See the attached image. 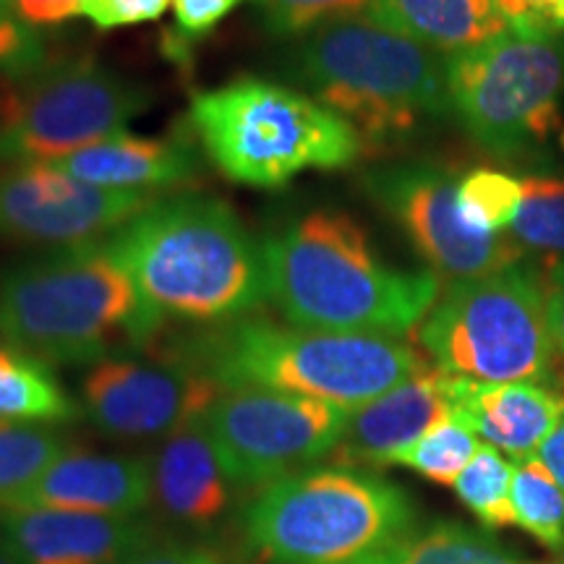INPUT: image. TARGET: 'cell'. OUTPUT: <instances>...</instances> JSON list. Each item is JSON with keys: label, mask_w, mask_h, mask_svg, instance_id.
<instances>
[{"label": "cell", "mask_w": 564, "mask_h": 564, "mask_svg": "<svg viewBox=\"0 0 564 564\" xmlns=\"http://www.w3.org/2000/svg\"><path fill=\"white\" fill-rule=\"evenodd\" d=\"M371 199L411 238L423 262L447 280L484 278L525 259L507 232L474 230L457 209V181L434 165H394L364 178Z\"/></svg>", "instance_id": "7c38bea8"}, {"label": "cell", "mask_w": 564, "mask_h": 564, "mask_svg": "<svg viewBox=\"0 0 564 564\" xmlns=\"http://www.w3.org/2000/svg\"><path fill=\"white\" fill-rule=\"evenodd\" d=\"M546 322L554 345V366L549 387L564 398V259L546 267Z\"/></svg>", "instance_id": "836d02e7"}, {"label": "cell", "mask_w": 564, "mask_h": 564, "mask_svg": "<svg viewBox=\"0 0 564 564\" xmlns=\"http://www.w3.org/2000/svg\"><path fill=\"white\" fill-rule=\"evenodd\" d=\"M556 32L564 34V9H562V13H560V21H556Z\"/></svg>", "instance_id": "ab89813d"}, {"label": "cell", "mask_w": 564, "mask_h": 564, "mask_svg": "<svg viewBox=\"0 0 564 564\" xmlns=\"http://www.w3.org/2000/svg\"><path fill=\"white\" fill-rule=\"evenodd\" d=\"M167 6H173V0H82V17H87L97 30L110 32L160 19Z\"/></svg>", "instance_id": "1f68e13d"}, {"label": "cell", "mask_w": 564, "mask_h": 564, "mask_svg": "<svg viewBox=\"0 0 564 564\" xmlns=\"http://www.w3.org/2000/svg\"><path fill=\"white\" fill-rule=\"evenodd\" d=\"M165 358L207 373L223 390L257 387L345 411L382 398L432 366L403 337L282 327L267 316L209 324L167 348Z\"/></svg>", "instance_id": "3957f363"}, {"label": "cell", "mask_w": 564, "mask_h": 564, "mask_svg": "<svg viewBox=\"0 0 564 564\" xmlns=\"http://www.w3.org/2000/svg\"><path fill=\"white\" fill-rule=\"evenodd\" d=\"M262 253L267 299L303 329L403 337L442 293L440 274L387 267L361 225L333 209L267 236Z\"/></svg>", "instance_id": "7a4b0ae2"}, {"label": "cell", "mask_w": 564, "mask_h": 564, "mask_svg": "<svg viewBox=\"0 0 564 564\" xmlns=\"http://www.w3.org/2000/svg\"><path fill=\"white\" fill-rule=\"evenodd\" d=\"M243 0H173L175 30H178V53L183 42L202 40L215 30L228 13Z\"/></svg>", "instance_id": "d6a6232c"}, {"label": "cell", "mask_w": 564, "mask_h": 564, "mask_svg": "<svg viewBox=\"0 0 564 564\" xmlns=\"http://www.w3.org/2000/svg\"><path fill=\"white\" fill-rule=\"evenodd\" d=\"M0 419L19 423H66L79 419L51 364L17 345H0Z\"/></svg>", "instance_id": "7402d4cb"}, {"label": "cell", "mask_w": 564, "mask_h": 564, "mask_svg": "<svg viewBox=\"0 0 564 564\" xmlns=\"http://www.w3.org/2000/svg\"><path fill=\"white\" fill-rule=\"evenodd\" d=\"M45 66L42 34L11 11H0V79L24 82Z\"/></svg>", "instance_id": "4dcf8cb0"}, {"label": "cell", "mask_w": 564, "mask_h": 564, "mask_svg": "<svg viewBox=\"0 0 564 564\" xmlns=\"http://www.w3.org/2000/svg\"><path fill=\"white\" fill-rule=\"evenodd\" d=\"M523 202L512 223V238L523 249L546 253L552 262L564 259V178L528 175Z\"/></svg>", "instance_id": "484cf974"}, {"label": "cell", "mask_w": 564, "mask_h": 564, "mask_svg": "<svg viewBox=\"0 0 564 564\" xmlns=\"http://www.w3.org/2000/svg\"><path fill=\"white\" fill-rule=\"evenodd\" d=\"M556 564H564V556H562V560H560V562H556Z\"/></svg>", "instance_id": "7bdbcfd3"}, {"label": "cell", "mask_w": 564, "mask_h": 564, "mask_svg": "<svg viewBox=\"0 0 564 564\" xmlns=\"http://www.w3.org/2000/svg\"><path fill=\"white\" fill-rule=\"evenodd\" d=\"M51 165L91 186L152 192L192 181L199 171V158L188 141L118 133Z\"/></svg>", "instance_id": "ffe728a7"}, {"label": "cell", "mask_w": 564, "mask_h": 564, "mask_svg": "<svg viewBox=\"0 0 564 564\" xmlns=\"http://www.w3.org/2000/svg\"><path fill=\"white\" fill-rule=\"evenodd\" d=\"M453 419V373L429 366L382 398L350 411L335 463L345 468H384L436 423Z\"/></svg>", "instance_id": "2e32d148"}, {"label": "cell", "mask_w": 564, "mask_h": 564, "mask_svg": "<svg viewBox=\"0 0 564 564\" xmlns=\"http://www.w3.org/2000/svg\"><path fill=\"white\" fill-rule=\"evenodd\" d=\"M108 249L160 324L232 322L270 301L262 243L217 196L158 199L112 232Z\"/></svg>", "instance_id": "6da1fadb"}, {"label": "cell", "mask_w": 564, "mask_h": 564, "mask_svg": "<svg viewBox=\"0 0 564 564\" xmlns=\"http://www.w3.org/2000/svg\"><path fill=\"white\" fill-rule=\"evenodd\" d=\"M150 102L141 84L102 63H53L0 102V162L51 165L123 133Z\"/></svg>", "instance_id": "30bf717a"}, {"label": "cell", "mask_w": 564, "mask_h": 564, "mask_svg": "<svg viewBox=\"0 0 564 564\" xmlns=\"http://www.w3.org/2000/svg\"><path fill=\"white\" fill-rule=\"evenodd\" d=\"M369 17L447 58L510 30L494 0H373Z\"/></svg>", "instance_id": "44dd1931"}, {"label": "cell", "mask_w": 564, "mask_h": 564, "mask_svg": "<svg viewBox=\"0 0 564 564\" xmlns=\"http://www.w3.org/2000/svg\"><path fill=\"white\" fill-rule=\"evenodd\" d=\"M510 505L514 525H520L541 544L564 549V491L539 457L520 463L512 474Z\"/></svg>", "instance_id": "d4e9b609"}, {"label": "cell", "mask_w": 564, "mask_h": 564, "mask_svg": "<svg viewBox=\"0 0 564 564\" xmlns=\"http://www.w3.org/2000/svg\"><path fill=\"white\" fill-rule=\"evenodd\" d=\"M223 392L207 373L173 358L160 364L108 358L84 377L82 403L102 434L147 440L202 421Z\"/></svg>", "instance_id": "5bb4252c"}, {"label": "cell", "mask_w": 564, "mask_h": 564, "mask_svg": "<svg viewBox=\"0 0 564 564\" xmlns=\"http://www.w3.org/2000/svg\"><path fill=\"white\" fill-rule=\"evenodd\" d=\"M419 345L434 366L474 382H546L554 345L546 322V274L512 264L455 280L419 324Z\"/></svg>", "instance_id": "ba28073f"}, {"label": "cell", "mask_w": 564, "mask_h": 564, "mask_svg": "<svg viewBox=\"0 0 564 564\" xmlns=\"http://www.w3.org/2000/svg\"><path fill=\"white\" fill-rule=\"evenodd\" d=\"M0 531L24 564H126L154 544L141 520L53 507L3 512Z\"/></svg>", "instance_id": "9a60e30c"}, {"label": "cell", "mask_w": 564, "mask_h": 564, "mask_svg": "<svg viewBox=\"0 0 564 564\" xmlns=\"http://www.w3.org/2000/svg\"><path fill=\"white\" fill-rule=\"evenodd\" d=\"M510 26L556 32L564 0H494ZM562 34V32H560Z\"/></svg>", "instance_id": "e575fe53"}, {"label": "cell", "mask_w": 564, "mask_h": 564, "mask_svg": "<svg viewBox=\"0 0 564 564\" xmlns=\"http://www.w3.org/2000/svg\"><path fill=\"white\" fill-rule=\"evenodd\" d=\"M478 447L481 444H478L476 434L453 415V419L436 423L419 442L403 449L394 465H405V468L415 470L434 484L453 486L465 470V465L474 460Z\"/></svg>", "instance_id": "f1b7e54d"}, {"label": "cell", "mask_w": 564, "mask_h": 564, "mask_svg": "<svg viewBox=\"0 0 564 564\" xmlns=\"http://www.w3.org/2000/svg\"><path fill=\"white\" fill-rule=\"evenodd\" d=\"M413 520L400 486L333 465L264 486L243 528L262 564H373L413 531Z\"/></svg>", "instance_id": "8992f818"}, {"label": "cell", "mask_w": 564, "mask_h": 564, "mask_svg": "<svg viewBox=\"0 0 564 564\" xmlns=\"http://www.w3.org/2000/svg\"><path fill=\"white\" fill-rule=\"evenodd\" d=\"M230 478L202 421L165 436L152 465V489L167 518L207 528L230 505Z\"/></svg>", "instance_id": "d6986e66"}, {"label": "cell", "mask_w": 564, "mask_h": 564, "mask_svg": "<svg viewBox=\"0 0 564 564\" xmlns=\"http://www.w3.org/2000/svg\"><path fill=\"white\" fill-rule=\"evenodd\" d=\"M373 564H523L510 549L476 528L436 523L411 531Z\"/></svg>", "instance_id": "603a6c76"}, {"label": "cell", "mask_w": 564, "mask_h": 564, "mask_svg": "<svg viewBox=\"0 0 564 564\" xmlns=\"http://www.w3.org/2000/svg\"><path fill=\"white\" fill-rule=\"evenodd\" d=\"M535 457L544 463V468L552 474L554 481L560 484V489L564 491V413H562V419L556 421L554 432L549 434L546 442L539 447Z\"/></svg>", "instance_id": "74e56055"}, {"label": "cell", "mask_w": 564, "mask_h": 564, "mask_svg": "<svg viewBox=\"0 0 564 564\" xmlns=\"http://www.w3.org/2000/svg\"><path fill=\"white\" fill-rule=\"evenodd\" d=\"M449 108L494 158H520L562 133L564 34L510 30L447 58Z\"/></svg>", "instance_id": "9c48e42d"}, {"label": "cell", "mask_w": 564, "mask_h": 564, "mask_svg": "<svg viewBox=\"0 0 564 564\" xmlns=\"http://www.w3.org/2000/svg\"><path fill=\"white\" fill-rule=\"evenodd\" d=\"M523 202V181L512 178L494 167H476L457 181V209L465 225L474 230L499 232L510 230Z\"/></svg>", "instance_id": "83f0119b"}, {"label": "cell", "mask_w": 564, "mask_h": 564, "mask_svg": "<svg viewBox=\"0 0 564 564\" xmlns=\"http://www.w3.org/2000/svg\"><path fill=\"white\" fill-rule=\"evenodd\" d=\"M512 474L514 465L505 460L499 449H494L491 444H481L474 460L465 465L463 474L457 476L453 489L486 528L514 525L510 505Z\"/></svg>", "instance_id": "4316f807"}, {"label": "cell", "mask_w": 564, "mask_h": 564, "mask_svg": "<svg viewBox=\"0 0 564 564\" xmlns=\"http://www.w3.org/2000/svg\"><path fill=\"white\" fill-rule=\"evenodd\" d=\"M160 327L108 243L26 259L0 280V335L47 364H102Z\"/></svg>", "instance_id": "277c9868"}, {"label": "cell", "mask_w": 564, "mask_h": 564, "mask_svg": "<svg viewBox=\"0 0 564 564\" xmlns=\"http://www.w3.org/2000/svg\"><path fill=\"white\" fill-rule=\"evenodd\" d=\"M564 413V398L539 382H474L453 377V415L518 463L535 457Z\"/></svg>", "instance_id": "ac0fdd59"}, {"label": "cell", "mask_w": 564, "mask_h": 564, "mask_svg": "<svg viewBox=\"0 0 564 564\" xmlns=\"http://www.w3.org/2000/svg\"><path fill=\"white\" fill-rule=\"evenodd\" d=\"M560 144H562V150H564V129H562V133H560Z\"/></svg>", "instance_id": "b9f144b4"}, {"label": "cell", "mask_w": 564, "mask_h": 564, "mask_svg": "<svg viewBox=\"0 0 564 564\" xmlns=\"http://www.w3.org/2000/svg\"><path fill=\"white\" fill-rule=\"evenodd\" d=\"M272 37H306L335 21L369 17L373 0H253Z\"/></svg>", "instance_id": "f546056e"}, {"label": "cell", "mask_w": 564, "mask_h": 564, "mask_svg": "<svg viewBox=\"0 0 564 564\" xmlns=\"http://www.w3.org/2000/svg\"><path fill=\"white\" fill-rule=\"evenodd\" d=\"M66 453V440L53 429L0 419V514L13 510L21 494Z\"/></svg>", "instance_id": "cb8c5ba5"}, {"label": "cell", "mask_w": 564, "mask_h": 564, "mask_svg": "<svg viewBox=\"0 0 564 564\" xmlns=\"http://www.w3.org/2000/svg\"><path fill=\"white\" fill-rule=\"evenodd\" d=\"M350 411L301 394L225 390L204 415L225 474L236 486H270L333 455Z\"/></svg>", "instance_id": "8fae6325"}, {"label": "cell", "mask_w": 564, "mask_h": 564, "mask_svg": "<svg viewBox=\"0 0 564 564\" xmlns=\"http://www.w3.org/2000/svg\"><path fill=\"white\" fill-rule=\"evenodd\" d=\"M152 494V463L144 457L66 453L21 494L17 507L133 518L150 507Z\"/></svg>", "instance_id": "e0dca14e"}, {"label": "cell", "mask_w": 564, "mask_h": 564, "mask_svg": "<svg viewBox=\"0 0 564 564\" xmlns=\"http://www.w3.org/2000/svg\"><path fill=\"white\" fill-rule=\"evenodd\" d=\"M9 11L30 26H55L82 13V0H9Z\"/></svg>", "instance_id": "8d00e7d4"}, {"label": "cell", "mask_w": 564, "mask_h": 564, "mask_svg": "<svg viewBox=\"0 0 564 564\" xmlns=\"http://www.w3.org/2000/svg\"><path fill=\"white\" fill-rule=\"evenodd\" d=\"M288 79L343 116L364 150H390L423 121L449 110L447 55L371 17L322 26L282 58Z\"/></svg>", "instance_id": "5b68a950"}, {"label": "cell", "mask_w": 564, "mask_h": 564, "mask_svg": "<svg viewBox=\"0 0 564 564\" xmlns=\"http://www.w3.org/2000/svg\"><path fill=\"white\" fill-rule=\"evenodd\" d=\"M126 564H230L220 552L199 544H152Z\"/></svg>", "instance_id": "d590c367"}, {"label": "cell", "mask_w": 564, "mask_h": 564, "mask_svg": "<svg viewBox=\"0 0 564 564\" xmlns=\"http://www.w3.org/2000/svg\"><path fill=\"white\" fill-rule=\"evenodd\" d=\"M0 564H24V562L11 552V546L6 544V541H0Z\"/></svg>", "instance_id": "f35d334b"}, {"label": "cell", "mask_w": 564, "mask_h": 564, "mask_svg": "<svg viewBox=\"0 0 564 564\" xmlns=\"http://www.w3.org/2000/svg\"><path fill=\"white\" fill-rule=\"evenodd\" d=\"M0 11H9V0H0Z\"/></svg>", "instance_id": "60d3db41"}, {"label": "cell", "mask_w": 564, "mask_h": 564, "mask_svg": "<svg viewBox=\"0 0 564 564\" xmlns=\"http://www.w3.org/2000/svg\"><path fill=\"white\" fill-rule=\"evenodd\" d=\"M192 126L212 165L253 188H282L303 171H340L366 152L358 131L327 105L253 76L199 91Z\"/></svg>", "instance_id": "52a82bcc"}, {"label": "cell", "mask_w": 564, "mask_h": 564, "mask_svg": "<svg viewBox=\"0 0 564 564\" xmlns=\"http://www.w3.org/2000/svg\"><path fill=\"white\" fill-rule=\"evenodd\" d=\"M158 202L154 192L91 186L55 165L0 173V236L32 243H97Z\"/></svg>", "instance_id": "4fadbf2b"}]
</instances>
